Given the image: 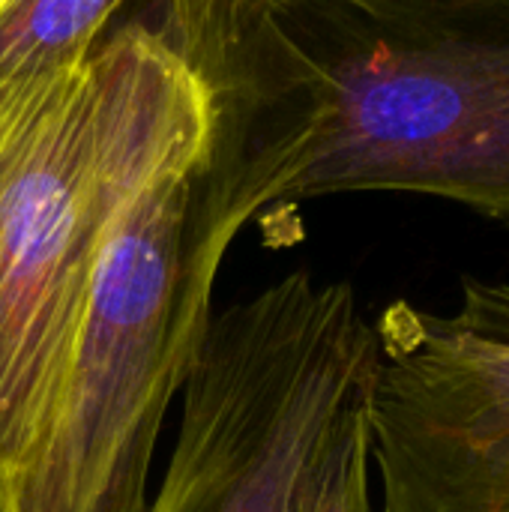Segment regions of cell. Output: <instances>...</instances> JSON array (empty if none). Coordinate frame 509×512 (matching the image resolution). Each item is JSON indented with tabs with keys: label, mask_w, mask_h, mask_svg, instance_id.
Listing matches in <instances>:
<instances>
[{
	"label": "cell",
	"mask_w": 509,
	"mask_h": 512,
	"mask_svg": "<svg viewBox=\"0 0 509 512\" xmlns=\"http://www.w3.org/2000/svg\"><path fill=\"white\" fill-rule=\"evenodd\" d=\"M372 360L375 327L354 288L306 270L210 315L147 512H300Z\"/></svg>",
	"instance_id": "cell-4"
},
{
	"label": "cell",
	"mask_w": 509,
	"mask_h": 512,
	"mask_svg": "<svg viewBox=\"0 0 509 512\" xmlns=\"http://www.w3.org/2000/svg\"><path fill=\"white\" fill-rule=\"evenodd\" d=\"M366 384L378 512H509V282L453 312L390 303Z\"/></svg>",
	"instance_id": "cell-5"
},
{
	"label": "cell",
	"mask_w": 509,
	"mask_h": 512,
	"mask_svg": "<svg viewBox=\"0 0 509 512\" xmlns=\"http://www.w3.org/2000/svg\"><path fill=\"white\" fill-rule=\"evenodd\" d=\"M372 477L375 471H372L366 390H363L342 414L309 480L300 512H378L372 495Z\"/></svg>",
	"instance_id": "cell-7"
},
{
	"label": "cell",
	"mask_w": 509,
	"mask_h": 512,
	"mask_svg": "<svg viewBox=\"0 0 509 512\" xmlns=\"http://www.w3.org/2000/svg\"><path fill=\"white\" fill-rule=\"evenodd\" d=\"M207 99L156 24L60 75L0 81V512H18L75 360L108 222Z\"/></svg>",
	"instance_id": "cell-2"
},
{
	"label": "cell",
	"mask_w": 509,
	"mask_h": 512,
	"mask_svg": "<svg viewBox=\"0 0 509 512\" xmlns=\"http://www.w3.org/2000/svg\"><path fill=\"white\" fill-rule=\"evenodd\" d=\"M207 117L126 192L93 267L75 360L18 512H147L171 399L213 315L228 237L201 204Z\"/></svg>",
	"instance_id": "cell-3"
},
{
	"label": "cell",
	"mask_w": 509,
	"mask_h": 512,
	"mask_svg": "<svg viewBox=\"0 0 509 512\" xmlns=\"http://www.w3.org/2000/svg\"><path fill=\"white\" fill-rule=\"evenodd\" d=\"M207 99L201 201L417 192L509 225V0H165Z\"/></svg>",
	"instance_id": "cell-1"
},
{
	"label": "cell",
	"mask_w": 509,
	"mask_h": 512,
	"mask_svg": "<svg viewBox=\"0 0 509 512\" xmlns=\"http://www.w3.org/2000/svg\"><path fill=\"white\" fill-rule=\"evenodd\" d=\"M129 0H0V81L84 66Z\"/></svg>",
	"instance_id": "cell-6"
}]
</instances>
